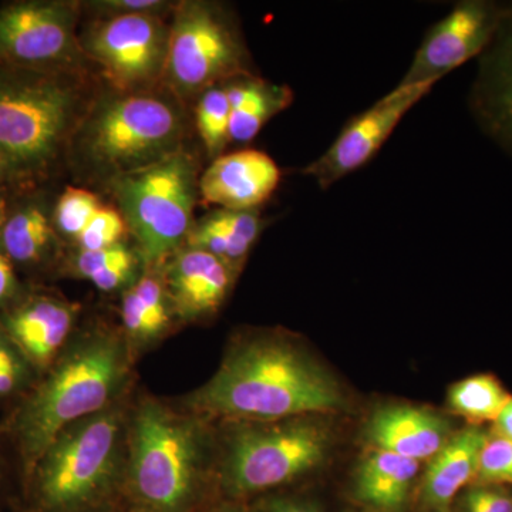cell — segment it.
Instances as JSON below:
<instances>
[{
  "mask_svg": "<svg viewBox=\"0 0 512 512\" xmlns=\"http://www.w3.org/2000/svg\"><path fill=\"white\" fill-rule=\"evenodd\" d=\"M265 512H322L319 505L301 498H272L264 507Z\"/></svg>",
  "mask_w": 512,
  "mask_h": 512,
  "instance_id": "cell-35",
  "label": "cell"
},
{
  "mask_svg": "<svg viewBox=\"0 0 512 512\" xmlns=\"http://www.w3.org/2000/svg\"><path fill=\"white\" fill-rule=\"evenodd\" d=\"M168 36L165 16H109L94 19L80 35V43L114 92L137 93L163 83Z\"/></svg>",
  "mask_w": 512,
  "mask_h": 512,
  "instance_id": "cell-11",
  "label": "cell"
},
{
  "mask_svg": "<svg viewBox=\"0 0 512 512\" xmlns=\"http://www.w3.org/2000/svg\"><path fill=\"white\" fill-rule=\"evenodd\" d=\"M200 175L198 157L181 148L107 183L146 264H163L185 244L200 200Z\"/></svg>",
  "mask_w": 512,
  "mask_h": 512,
  "instance_id": "cell-5",
  "label": "cell"
},
{
  "mask_svg": "<svg viewBox=\"0 0 512 512\" xmlns=\"http://www.w3.org/2000/svg\"><path fill=\"white\" fill-rule=\"evenodd\" d=\"M342 386L329 370L284 336L239 342L191 407L217 417L276 421L345 409Z\"/></svg>",
  "mask_w": 512,
  "mask_h": 512,
  "instance_id": "cell-1",
  "label": "cell"
},
{
  "mask_svg": "<svg viewBox=\"0 0 512 512\" xmlns=\"http://www.w3.org/2000/svg\"><path fill=\"white\" fill-rule=\"evenodd\" d=\"M13 190L12 177H10L8 167L0 158V194H12Z\"/></svg>",
  "mask_w": 512,
  "mask_h": 512,
  "instance_id": "cell-37",
  "label": "cell"
},
{
  "mask_svg": "<svg viewBox=\"0 0 512 512\" xmlns=\"http://www.w3.org/2000/svg\"><path fill=\"white\" fill-rule=\"evenodd\" d=\"M346 512H373V511H367V510H363V508L355 507V508H349V510H346Z\"/></svg>",
  "mask_w": 512,
  "mask_h": 512,
  "instance_id": "cell-39",
  "label": "cell"
},
{
  "mask_svg": "<svg viewBox=\"0 0 512 512\" xmlns=\"http://www.w3.org/2000/svg\"><path fill=\"white\" fill-rule=\"evenodd\" d=\"M437 82L396 86L369 109L352 117L328 150L305 165L302 174L329 190L349 174L369 164L387 143L404 116L433 90Z\"/></svg>",
  "mask_w": 512,
  "mask_h": 512,
  "instance_id": "cell-13",
  "label": "cell"
},
{
  "mask_svg": "<svg viewBox=\"0 0 512 512\" xmlns=\"http://www.w3.org/2000/svg\"><path fill=\"white\" fill-rule=\"evenodd\" d=\"M26 363H29L26 357L0 326V399L20 389L28 375Z\"/></svg>",
  "mask_w": 512,
  "mask_h": 512,
  "instance_id": "cell-32",
  "label": "cell"
},
{
  "mask_svg": "<svg viewBox=\"0 0 512 512\" xmlns=\"http://www.w3.org/2000/svg\"><path fill=\"white\" fill-rule=\"evenodd\" d=\"M235 274L237 269L217 256L184 247L173 255L164 284L175 313L184 319H198L221 308Z\"/></svg>",
  "mask_w": 512,
  "mask_h": 512,
  "instance_id": "cell-17",
  "label": "cell"
},
{
  "mask_svg": "<svg viewBox=\"0 0 512 512\" xmlns=\"http://www.w3.org/2000/svg\"><path fill=\"white\" fill-rule=\"evenodd\" d=\"M259 210H214L195 221L185 248L200 249L238 269L264 229Z\"/></svg>",
  "mask_w": 512,
  "mask_h": 512,
  "instance_id": "cell-22",
  "label": "cell"
},
{
  "mask_svg": "<svg viewBox=\"0 0 512 512\" xmlns=\"http://www.w3.org/2000/svg\"><path fill=\"white\" fill-rule=\"evenodd\" d=\"M119 436L120 417L113 410L63 430L32 473L39 511L76 512L103 497L116 471Z\"/></svg>",
  "mask_w": 512,
  "mask_h": 512,
  "instance_id": "cell-7",
  "label": "cell"
},
{
  "mask_svg": "<svg viewBox=\"0 0 512 512\" xmlns=\"http://www.w3.org/2000/svg\"><path fill=\"white\" fill-rule=\"evenodd\" d=\"M476 484L512 488V441L501 439L490 431L481 451Z\"/></svg>",
  "mask_w": 512,
  "mask_h": 512,
  "instance_id": "cell-29",
  "label": "cell"
},
{
  "mask_svg": "<svg viewBox=\"0 0 512 512\" xmlns=\"http://www.w3.org/2000/svg\"><path fill=\"white\" fill-rule=\"evenodd\" d=\"M419 471V461L375 448L357 467L353 478L356 507L373 512H406Z\"/></svg>",
  "mask_w": 512,
  "mask_h": 512,
  "instance_id": "cell-21",
  "label": "cell"
},
{
  "mask_svg": "<svg viewBox=\"0 0 512 512\" xmlns=\"http://www.w3.org/2000/svg\"><path fill=\"white\" fill-rule=\"evenodd\" d=\"M227 512H238V511H227Z\"/></svg>",
  "mask_w": 512,
  "mask_h": 512,
  "instance_id": "cell-42",
  "label": "cell"
},
{
  "mask_svg": "<svg viewBox=\"0 0 512 512\" xmlns=\"http://www.w3.org/2000/svg\"><path fill=\"white\" fill-rule=\"evenodd\" d=\"M450 512H512V488L473 484L457 498Z\"/></svg>",
  "mask_w": 512,
  "mask_h": 512,
  "instance_id": "cell-30",
  "label": "cell"
},
{
  "mask_svg": "<svg viewBox=\"0 0 512 512\" xmlns=\"http://www.w3.org/2000/svg\"><path fill=\"white\" fill-rule=\"evenodd\" d=\"M195 127L207 157L215 160L222 156L231 143V106L224 84L212 87L198 97Z\"/></svg>",
  "mask_w": 512,
  "mask_h": 512,
  "instance_id": "cell-26",
  "label": "cell"
},
{
  "mask_svg": "<svg viewBox=\"0 0 512 512\" xmlns=\"http://www.w3.org/2000/svg\"><path fill=\"white\" fill-rule=\"evenodd\" d=\"M86 5L82 8L92 10L94 18L124 15L167 16L173 13L175 6L164 0H94L87 2Z\"/></svg>",
  "mask_w": 512,
  "mask_h": 512,
  "instance_id": "cell-31",
  "label": "cell"
},
{
  "mask_svg": "<svg viewBox=\"0 0 512 512\" xmlns=\"http://www.w3.org/2000/svg\"><path fill=\"white\" fill-rule=\"evenodd\" d=\"M101 205L103 202L90 190L73 185L64 188L62 194L57 197L52 211L57 235L76 241Z\"/></svg>",
  "mask_w": 512,
  "mask_h": 512,
  "instance_id": "cell-27",
  "label": "cell"
},
{
  "mask_svg": "<svg viewBox=\"0 0 512 512\" xmlns=\"http://www.w3.org/2000/svg\"><path fill=\"white\" fill-rule=\"evenodd\" d=\"M198 457L190 424L158 404L141 407L134 423L131 481L146 510H187L197 487Z\"/></svg>",
  "mask_w": 512,
  "mask_h": 512,
  "instance_id": "cell-9",
  "label": "cell"
},
{
  "mask_svg": "<svg viewBox=\"0 0 512 512\" xmlns=\"http://www.w3.org/2000/svg\"><path fill=\"white\" fill-rule=\"evenodd\" d=\"M511 2L463 0L434 23L414 53L409 69L397 86L439 83L444 76L487 49Z\"/></svg>",
  "mask_w": 512,
  "mask_h": 512,
  "instance_id": "cell-12",
  "label": "cell"
},
{
  "mask_svg": "<svg viewBox=\"0 0 512 512\" xmlns=\"http://www.w3.org/2000/svg\"><path fill=\"white\" fill-rule=\"evenodd\" d=\"M22 295V288L15 265L0 249V311L8 308L10 303L16 301Z\"/></svg>",
  "mask_w": 512,
  "mask_h": 512,
  "instance_id": "cell-34",
  "label": "cell"
},
{
  "mask_svg": "<svg viewBox=\"0 0 512 512\" xmlns=\"http://www.w3.org/2000/svg\"><path fill=\"white\" fill-rule=\"evenodd\" d=\"M30 512H43V511L35 510V511H30Z\"/></svg>",
  "mask_w": 512,
  "mask_h": 512,
  "instance_id": "cell-41",
  "label": "cell"
},
{
  "mask_svg": "<svg viewBox=\"0 0 512 512\" xmlns=\"http://www.w3.org/2000/svg\"><path fill=\"white\" fill-rule=\"evenodd\" d=\"M330 433L315 419L288 420L239 430L225 460L222 485L234 498L274 490L319 467Z\"/></svg>",
  "mask_w": 512,
  "mask_h": 512,
  "instance_id": "cell-8",
  "label": "cell"
},
{
  "mask_svg": "<svg viewBox=\"0 0 512 512\" xmlns=\"http://www.w3.org/2000/svg\"><path fill=\"white\" fill-rule=\"evenodd\" d=\"M187 120L180 100L158 90L119 93L93 101L74 134L69 157L106 183L184 148Z\"/></svg>",
  "mask_w": 512,
  "mask_h": 512,
  "instance_id": "cell-3",
  "label": "cell"
},
{
  "mask_svg": "<svg viewBox=\"0 0 512 512\" xmlns=\"http://www.w3.org/2000/svg\"><path fill=\"white\" fill-rule=\"evenodd\" d=\"M252 60L237 20L220 3L185 0L171 13L163 84L178 100L252 76Z\"/></svg>",
  "mask_w": 512,
  "mask_h": 512,
  "instance_id": "cell-6",
  "label": "cell"
},
{
  "mask_svg": "<svg viewBox=\"0 0 512 512\" xmlns=\"http://www.w3.org/2000/svg\"><path fill=\"white\" fill-rule=\"evenodd\" d=\"M36 190L12 192L0 224V249L15 268L45 264L55 251L57 235L53 207Z\"/></svg>",
  "mask_w": 512,
  "mask_h": 512,
  "instance_id": "cell-20",
  "label": "cell"
},
{
  "mask_svg": "<svg viewBox=\"0 0 512 512\" xmlns=\"http://www.w3.org/2000/svg\"><path fill=\"white\" fill-rule=\"evenodd\" d=\"M231 106V143L247 144L293 101L291 87L252 74L224 84Z\"/></svg>",
  "mask_w": 512,
  "mask_h": 512,
  "instance_id": "cell-23",
  "label": "cell"
},
{
  "mask_svg": "<svg viewBox=\"0 0 512 512\" xmlns=\"http://www.w3.org/2000/svg\"><path fill=\"white\" fill-rule=\"evenodd\" d=\"M377 450L410 460H431L453 436L450 420L414 406H387L377 410L366 429Z\"/></svg>",
  "mask_w": 512,
  "mask_h": 512,
  "instance_id": "cell-19",
  "label": "cell"
},
{
  "mask_svg": "<svg viewBox=\"0 0 512 512\" xmlns=\"http://www.w3.org/2000/svg\"><path fill=\"white\" fill-rule=\"evenodd\" d=\"M477 59L468 109L485 136L512 157V2L494 39Z\"/></svg>",
  "mask_w": 512,
  "mask_h": 512,
  "instance_id": "cell-14",
  "label": "cell"
},
{
  "mask_svg": "<svg viewBox=\"0 0 512 512\" xmlns=\"http://www.w3.org/2000/svg\"><path fill=\"white\" fill-rule=\"evenodd\" d=\"M82 6L67 0H20L0 8V64L84 76L77 22Z\"/></svg>",
  "mask_w": 512,
  "mask_h": 512,
  "instance_id": "cell-10",
  "label": "cell"
},
{
  "mask_svg": "<svg viewBox=\"0 0 512 512\" xmlns=\"http://www.w3.org/2000/svg\"><path fill=\"white\" fill-rule=\"evenodd\" d=\"M494 429L491 433L508 441H512V396L505 403L503 410L493 421Z\"/></svg>",
  "mask_w": 512,
  "mask_h": 512,
  "instance_id": "cell-36",
  "label": "cell"
},
{
  "mask_svg": "<svg viewBox=\"0 0 512 512\" xmlns=\"http://www.w3.org/2000/svg\"><path fill=\"white\" fill-rule=\"evenodd\" d=\"M490 431L470 424L456 431L431 458L421 481V512H450L470 485L476 484L481 451Z\"/></svg>",
  "mask_w": 512,
  "mask_h": 512,
  "instance_id": "cell-18",
  "label": "cell"
},
{
  "mask_svg": "<svg viewBox=\"0 0 512 512\" xmlns=\"http://www.w3.org/2000/svg\"><path fill=\"white\" fill-rule=\"evenodd\" d=\"M274 158L244 148L215 158L200 175V200L217 210H259L281 183Z\"/></svg>",
  "mask_w": 512,
  "mask_h": 512,
  "instance_id": "cell-15",
  "label": "cell"
},
{
  "mask_svg": "<svg viewBox=\"0 0 512 512\" xmlns=\"http://www.w3.org/2000/svg\"><path fill=\"white\" fill-rule=\"evenodd\" d=\"M124 375V346L116 336H92L66 353L26 397L13 419V434L26 471L33 473L63 430L101 412Z\"/></svg>",
  "mask_w": 512,
  "mask_h": 512,
  "instance_id": "cell-4",
  "label": "cell"
},
{
  "mask_svg": "<svg viewBox=\"0 0 512 512\" xmlns=\"http://www.w3.org/2000/svg\"><path fill=\"white\" fill-rule=\"evenodd\" d=\"M9 194H0V224H2L3 217L6 214V207H8Z\"/></svg>",
  "mask_w": 512,
  "mask_h": 512,
  "instance_id": "cell-38",
  "label": "cell"
},
{
  "mask_svg": "<svg viewBox=\"0 0 512 512\" xmlns=\"http://www.w3.org/2000/svg\"><path fill=\"white\" fill-rule=\"evenodd\" d=\"M141 258L123 241L97 251H80L74 256L77 274L103 292H113L134 281Z\"/></svg>",
  "mask_w": 512,
  "mask_h": 512,
  "instance_id": "cell-24",
  "label": "cell"
},
{
  "mask_svg": "<svg viewBox=\"0 0 512 512\" xmlns=\"http://www.w3.org/2000/svg\"><path fill=\"white\" fill-rule=\"evenodd\" d=\"M93 101L83 76L0 64V158L15 192L56 173Z\"/></svg>",
  "mask_w": 512,
  "mask_h": 512,
  "instance_id": "cell-2",
  "label": "cell"
},
{
  "mask_svg": "<svg viewBox=\"0 0 512 512\" xmlns=\"http://www.w3.org/2000/svg\"><path fill=\"white\" fill-rule=\"evenodd\" d=\"M77 306L49 295H20L0 311V326L29 363L52 362L72 332Z\"/></svg>",
  "mask_w": 512,
  "mask_h": 512,
  "instance_id": "cell-16",
  "label": "cell"
},
{
  "mask_svg": "<svg viewBox=\"0 0 512 512\" xmlns=\"http://www.w3.org/2000/svg\"><path fill=\"white\" fill-rule=\"evenodd\" d=\"M140 512H154V511L146 510V508H144V510L140 511Z\"/></svg>",
  "mask_w": 512,
  "mask_h": 512,
  "instance_id": "cell-40",
  "label": "cell"
},
{
  "mask_svg": "<svg viewBox=\"0 0 512 512\" xmlns=\"http://www.w3.org/2000/svg\"><path fill=\"white\" fill-rule=\"evenodd\" d=\"M500 380L493 375H476L460 380L448 392V406L471 424L494 421L510 399Z\"/></svg>",
  "mask_w": 512,
  "mask_h": 512,
  "instance_id": "cell-25",
  "label": "cell"
},
{
  "mask_svg": "<svg viewBox=\"0 0 512 512\" xmlns=\"http://www.w3.org/2000/svg\"><path fill=\"white\" fill-rule=\"evenodd\" d=\"M121 318H123L124 328L131 338L140 340L157 338V330L154 329L153 323L148 318L143 303L131 288L128 289L123 303H121Z\"/></svg>",
  "mask_w": 512,
  "mask_h": 512,
  "instance_id": "cell-33",
  "label": "cell"
},
{
  "mask_svg": "<svg viewBox=\"0 0 512 512\" xmlns=\"http://www.w3.org/2000/svg\"><path fill=\"white\" fill-rule=\"evenodd\" d=\"M127 231L126 221L120 211L103 204L74 244L80 251H97L119 244Z\"/></svg>",
  "mask_w": 512,
  "mask_h": 512,
  "instance_id": "cell-28",
  "label": "cell"
}]
</instances>
